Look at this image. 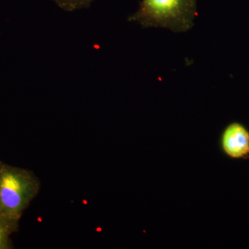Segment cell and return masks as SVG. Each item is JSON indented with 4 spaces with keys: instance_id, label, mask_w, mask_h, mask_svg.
Here are the masks:
<instances>
[{
    "instance_id": "277c9868",
    "label": "cell",
    "mask_w": 249,
    "mask_h": 249,
    "mask_svg": "<svg viewBox=\"0 0 249 249\" xmlns=\"http://www.w3.org/2000/svg\"><path fill=\"white\" fill-rule=\"evenodd\" d=\"M19 222L0 214V249L14 248L11 237L18 230Z\"/></svg>"
},
{
    "instance_id": "7a4b0ae2",
    "label": "cell",
    "mask_w": 249,
    "mask_h": 249,
    "mask_svg": "<svg viewBox=\"0 0 249 249\" xmlns=\"http://www.w3.org/2000/svg\"><path fill=\"white\" fill-rule=\"evenodd\" d=\"M196 16V0H142L129 20L179 33L191 29Z\"/></svg>"
},
{
    "instance_id": "5b68a950",
    "label": "cell",
    "mask_w": 249,
    "mask_h": 249,
    "mask_svg": "<svg viewBox=\"0 0 249 249\" xmlns=\"http://www.w3.org/2000/svg\"><path fill=\"white\" fill-rule=\"evenodd\" d=\"M60 8L67 11L89 7L94 0H53Z\"/></svg>"
},
{
    "instance_id": "6da1fadb",
    "label": "cell",
    "mask_w": 249,
    "mask_h": 249,
    "mask_svg": "<svg viewBox=\"0 0 249 249\" xmlns=\"http://www.w3.org/2000/svg\"><path fill=\"white\" fill-rule=\"evenodd\" d=\"M41 183L34 172L0 160V214L19 221L39 194Z\"/></svg>"
},
{
    "instance_id": "3957f363",
    "label": "cell",
    "mask_w": 249,
    "mask_h": 249,
    "mask_svg": "<svg viewBox=\"0 0 249 249\" xmlns=\"http://www.w3.org/2000/svg\"><path fill=\"white\" fill-rule=\"evenodd\" d=\"M220 147L229 158L249 159V129L240 123H231L221 134Z\"/></svg>"
}]
</instances>
